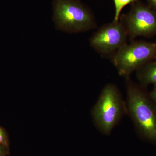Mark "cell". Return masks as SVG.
Wrapping results in <instances>:
<instances>
[{
  "label": "cell",
  "instance_id": "obj_1",
  "mask_svg": "<svg viewBox=\"0 0 156 156\" xmlns=\"http://www.w3.org/2000/svg\"><path fill=\"white\" fill-rule=\"evenodd\" d=\"M127 114L144 138L156 144V108L142 89L126 78Z\"/></svg>",
  "mask_w": 156,
  "mask_h": 156
},
{
  "label": "cell",
  "instance_id": "obj_2",
  "mask_svg": "<svg viewBox=\"0 0 156 156\" xmlns=\"http://www.w3.org/2000/svg\"><path fill=\"white\" fill-rule=\"evenodd\" d=\"M126 114V102L118 88L114 84H107L91 112L95 127L102 134L109 135Z\"/></svg>",
  "mask_w": 156,
  "mask_h": 156
},
{
  "label": "cell",
  "instance_id": "obj_3",
  "mask_svg": "<svg viewBox=\"0 0 156 156\" xmlns=\"http://www.w3.org/2000/svg\"><path fill=\"white\" fill-rule=\"evenodd\" d=\"M54 20L59 29L79 33L95 28L96 23L90 11L76 0H55Z\"/></svg>",
  "mask_w": 156,
  "mask_h": 156
},
{
  "label": "cell",
  "instance_id": "obj_4",
  "mask_svg": "<svg viewBox=\"0 0 156 156\" xmlns=\"http://www.w3.org/2000/svg\"><path fill=\"white\" fill-rule=\"evenodd\" d=\"M155 58L156 43L136 41L123 46L112 60L118 73L126 78Z\"/></svg>",
  "mask_w": 156,
  "mask_h": 156
},
{
  "label": "cell",
  "instance_id": "obj_5",
  "mask_svg": "<svg viewBox=\"0 0 156 156\" xmlns=\"http://www.w3.org/2000/svg\"><path fill=\"white\" fill-rule=\"evenodd\" d=\"M137 2L133 3L129 13L124 15L120 21L131 40L156 34V11Z\"/></svg>",
  "mask_w": 156,
  "mask_h": 156
},
{
  "label": "cell",
  "instance_id": "obj_6",
  "mask_svg": "<svg viewBox=\"0 0 156 156\" xmlns=\"http://www.w3.org/2000/svg\"><path fill=\"white\" fill-rule=\"evenodd\" d=\"M128 34L121 21H113L104 25L93 34L91 46L104 55H113L127 44Z\"/></svg>",
  "mask_w": 156,
  "mask_h": 156
},
{
  "label": "cell",
  "instance_id": "obj_7",
  "mask_svg": "<svg viewBox=\"0 0 156 156\" xmlns=\"http://www.w3.org/2000/svg\"><path fill=\"white\" fill-rule=\"evenodd\" d=\"M136 76L143 85L156 84V61L150 62L136 71Z\"/></svg>",
  "mask_w": 156,
  "mask_h": 156
},
{
  "label": "cell",
  "instance_id": "obj_8",
  "mask_svg": "<svg viewBox=\"0 0 156 156\" xmlns=\"http://www.w3.org/2000/svg\"><path fill=\"white\" fill-rule=\"evenodd\" d=\"M115 6V15L114 21L118 22L119 20L120 14L123 8L131 3L138 2L137 0H113Z\"/></svg>",
  "mask_w": 156,
  "mask_h": 156
},
{
  "label": "cell",
  "instance_id": "obj_9",
  "mask_svg": "<svg viewBox=\"0 0 156 156\" xmlns=\"http://www.w3.org/2000/svg\"><path fill=\"white\" fill-rule=\"evenodd\" d=\"M0 146L8 150L9 149V140L7 132L4 128L0 126Z\"/></svg>",
  "mask_w": 156,
  "mask_h": 156
},
{
  "label": "cell",
  "instance_id": "obj_10",
  "mask_svg": "<svg viewBox=\"0 0 156 156\" xmlns=\"http://www.w3.org/2000/svg\"><path fill=\"white\" fill-rule=\"evenodd\" d=\"M150 97L152 100L153 101L156 106V84H154L153 89L150 93Z\"/></svg>",
  "mask_w": 156,
  "mask_h": 156
},
{
  "label": "cell",
  "instance_id": "obj_11",
  "mask_svg": "<svg viewBox=\"0 0 156 156\" xmlns=\"http://www.w3.org/2000/svg\"><path fill=\"white\" fill-rule=\"evenodd\" d=\"M7 150L5 147L0 146V156H5Z\"/></svg>",
  "mask_w": 156,
  "mask_h": 156
},
{
  "label": "cell",
  "instance_id": "obj_12",
  "mask_svg": "<svg viewBox=\"0 0 156 156\" xmlns=\"http://www.w3.org/2000/svg\"><path fill=\"white\" fill-rule=\"evenodd\" d=\"M150 5L156 10V0H147Z\"/></svg>",
  "mask_w": 156,
  "mask_h": 156
}]
</instances>
